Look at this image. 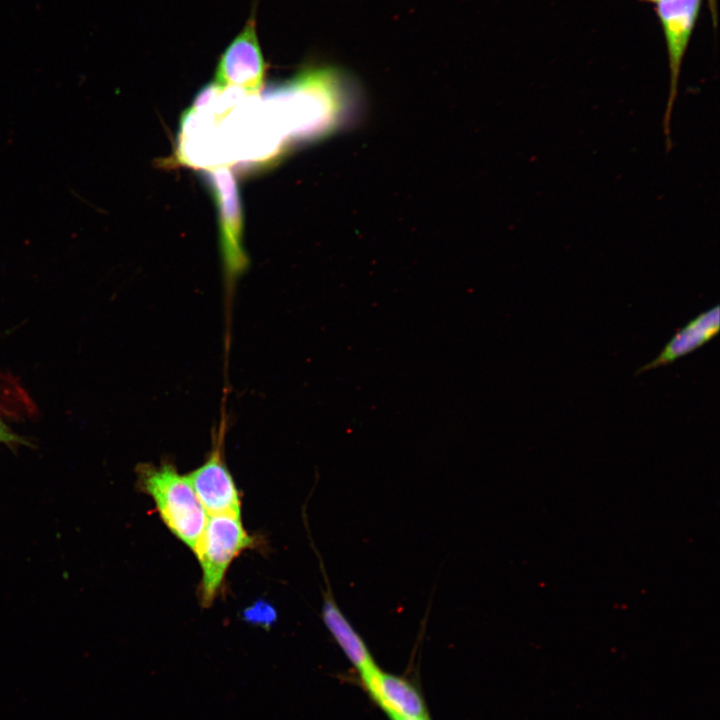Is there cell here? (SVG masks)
I'll list each match as a JSON object with an SVG mask.
<instances>
[{
	"mask_svg": "<svg viewBox=\"0 0 720 720\" xmlns=\"http://www.w3.org/2000/svg\"><path fill=\"white\" fill-rule=\"evenodd\" d=\"M340 80L330 69L305 70L267 90L263 103L279 132L295 139L313 138L329 129L333 121Z\"/></svg>",
	"mask_w": 720,
	"mask_h": 720,
	"instance_id": "6da1fadb",
	"label": "cell"
},
{
	"mask_svg": "<svg viewBox=\"0 0 720 720\" xmlns=\"http://www.w3.org/2000/svg\"><path fill=\"white\" fill-rule=\"evenodd\" d=\"M136 487L150 496L168 529L194 550L208 515L199 501L187 475H181L170 463L136 467Z\"/></svg>",
	"mask_w": 720,
	"mask_h": 720,
	"instance_id": "7a4b0ae2",
	"label": "cell"
},
{
	"mask_svg": "<svg viewBox=\"0 0 720 720\" xmlns=\"http://www.w3.org/2000/svg\"><path fill=\"white\" fill-rule=\"evenodd\" d=\"M256 544V539L245 530L241 515H209L193 550L202 570L199 587L202 606L209 607L215 600L232 561Z\"/></svg>",
	"mask_w": 720,
	"mask_h": 720,
	"instance_id": "3957f363",
	"label": "cell"
},
{
	"mask_svg": "<svg viewBox=\"0 0 720 720\" xmlns=\"http://www.w3.org/2000/svg\"><path fill=\"white\" fill-rule=\"evenodd\" d=\"M214 196L220 227V245L227 280L234 281L248 265L242 246L243 215L236 179L227 167L205 172Z\"/></svg>",
	"mask_w": 720,
	"mask_h": 720,
	"instance_id": "277c9868",
	"label": "cell"
},
{
	"mask_svg": "<svg viewBox=\"0 0 720 720\" xmlns=\"http://www.w3.org/2000/svg\"><path fill=\"white\" fill-rule=\"evenodd\" d=\"M666 42L670 85L663 118L665 146L668 152L672 148L670 124L681 66L700 10L701 0H659L655 3Z\"/></svg>",
	"mask_w": 720,
	"mask_h": 720,
	"instance_id": "5b68a950",
	"label": "cell"
},
{
	"mask_svg": "<svg viewBox=\"0 0 720 720\" xmlns=\"http://www.w3.org/2000/svg\"><path fill=\"white\" fill-rule=\"evenodd\" d=\"M266 65L252 14L241 33L219 59L215 83L221 88H236L255 94L263 87Z\"/></svg>",
	"mask_w": 720,
	"mask_h": 720,
	"instance_id": "8992f818",
	"label": "cell"
},
{
	"mask_svg": "<svg viewBox=\"0 0 720 720\" xmlns=\"http://www.w3.org/2000/svg\"><path fill=\"white\" fill-rule=\"evenodd\" d=\"M217 444L209 458L187 475L208 515H241L240 493Z\"/></svg>",
	"mask_w": 720,
	"mask_h": 720,
	"instance_id": "52a82bcc",
	"label": "cell"
},
{
	"mask_svg": "<svg viewBox=\"0 0 720 720\" xmlns=\"http://www.w3.org/2000/svg\"><path fill=\"white\" fill-rule=\"evenodd\" d=\"M359 675L369 696L388 717L430 719L420 691L408 679L385 672L377 665Z\"/></svg>",
	"mask_w": 720,
	"mask_h": 720,
	"instance_id": "ba28073f",
	"label": "cell"
},
{
	"mask_svg": "<svg viewBox=\"0 0 720 720\" xmlns=\"http://www.w3.org/2000/svg\"><path fill=\"white\" fill-rule=\"evenodd\" d=\"M720 326L719 305L702 312L689 323L678 329L656 358L640 367L636 374L668 365L678 358L693 352L714 338Z\"/></svg>",
	"mask_w": 720,
	"mask_h": 720,
	"instance_id": "9c48e42d",
	"label": "cell"
},
{
	"mask_svg": "<svg viewBox=\"0 0 720 720\" xmlns=\"http://www.w3.org/2000/svg\"><path fill=\"white\" fill-rule=\"evenodd\" d=\"M321 615L326 628L359 674L376 665L364 640L337 605L329 586L324 593Z\"/></svg>",
	"mask_w": 720,
	"mask_h": 720,
	"instance_id": "30bf717a",
	"label": "cell"
},
{
	"mask_svg": "<svg viewBox=\"0 0 720 720\" xmlns=\"http://www.w3.org/2000/svg\"><path fill=\"white\" fill-rule=\"evenodd\" d=\"M242 615L247 623L263 628H270L277 619V613L274 607L263 600L255 601L243 611Z\"/></svg>",
	"mask_w": 720,
	"mask_h": 720,
	"instance_id": "8fae6325",
	"label": "cell"
},
{
	"mask_svg": "<svg viewBox=\"0 0 720 720\" xmlns=\"http://www.w3.org/2000/svg\"><path fill=\"white\" fill-rule=\"evenodd\" d=\"M390 720H430V719H410V718H402V717H396V716H390Z\"/></svg>",
	"mask_w": 720,
	"mask_h": 720,
	"instance_id": "7c38bea8",
	"label": "cell"
},
{
	"mask_svg": "<svg viewBox=\"0 0 720 720\" xmlns=\"http://www.w3.org/2000/svg\"><path fill=\"white\" fill-rule=\"evenodd\" d=\"M643 1H649V2H653V3H657L659 0H643Z\"/></svg>",
	"mask_w": 720,
	"mask_h": 720,
	"instance_id": "4fadbf2b",
	"label": "cell"
},
{
	"mask_svg": "<svg viewBox=\"0 0 720 720\" xmlns=\"http://www.w3.org/2000/svg\"><path fill=\"white\" fill-rule=\"evenodd\" d=\"M710 1H715V0H710Z\"/></svg>",
	"mask_w": 720,
	"mask_h": 720,
	"instance_id": "5bb4252c",
	"label": "cell"
}]
</instances>
